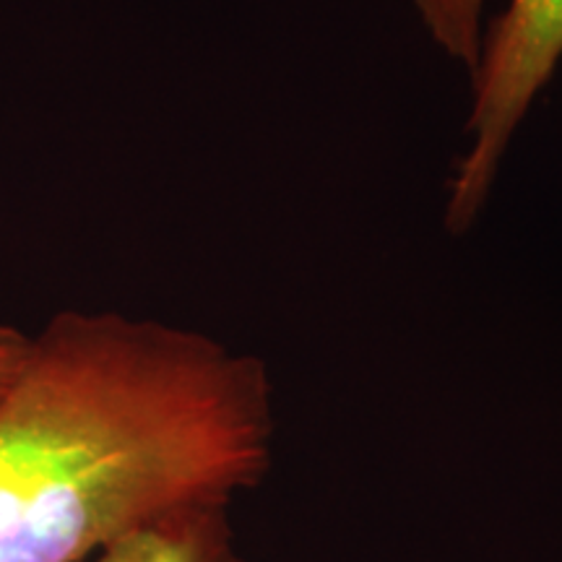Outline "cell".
Returning a JSON list of instances; mask_svg holds the SVG:
<instances>
[{"label": "cell", "mask_w": 562, "mask_h": 562, "mask_svg": "<svg viewBox=\"0 0 562 562\" xmlns=\"http://www.w3.org/2000/svg\"><path fill=\"white\" fill-rule=\"evenodd\" d=\"M266 364L191 328L63 311L0 393V562H87L273 459Z\"/></svg>", "instance_id": "1"}, {"label": "cell", "mask_w": 562, "mask_h": 562, "mask_svg": "<svg viewBox=\"0 0 562 562\" xmlns=\"http://www.w3.org/2000/svg\"><path fill=\"white\" fill-rule=\"evenodd\" d=\"M562 60V0H508L482 34L472 83L469 149L451 182L446 227L463 235L495 186L513 133Z\"/></svg>", "instance_id": "2"}, {"label": "cell", "mask_w": 562, "mask_h": 562, "mask_svg": "<svg viewBox=\"0 0 562 562\" xmlns=\"http://www.w3.org/2000/svg\"><path fill=\"white\" fill-rule=\"evenodd\" d=\"M87 562H248L229 524V508L199 505L138 526Z\"/></svg>", "instance_id": "3"}, {"label": "cell", "mask_w": 562, "mask_h": 562, "mask_svg": "<svg viewBox=\"0 0 562 562\" xmlns=\"http://www.w3.org/2000/svg\"><path fill=\"white\" fill-rule=\"evenodd\" d=\"M430 37L474 74L482 50L484 0H414Z\"/></svg>", "instance_id": "4"}, {"label": "cell", "mask_w": 562, "mask_h": 562, "mask_svg": "<svg viewBox=\"0 0 562 562\" xmlns=\"http://www.w3.org/2000/svg\"><path fill=\"white\" fill-rule=\"evenodd\" d=\"M30 334L19 331L9 323H0V393L5 391L11 378L16 375L19 364L24 360L26 349H30Z\"/></svg>", "instance_id": "5"}]
</instances>
